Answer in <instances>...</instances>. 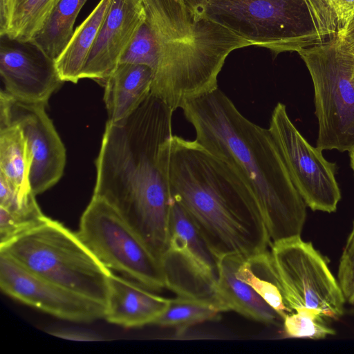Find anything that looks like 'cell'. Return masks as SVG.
I'll use <instances>...</instances> for the list:
<instances>
[{"mask_svg":"<svg viewBox=\"0 0 354 354\" xmlns=\"http://www.w3.org/2000/svg\"><path fill=\"white\" fill-rule=\"evenodd\" d=\"M174 111L151 93L128 118L108 120L95 160L93 196L111 205L159 261L167 248L171 196L160 162Z\"/></svg>","mask_w":354,"mask_h":354,"instance_id":"obj_1","label":"cell"},{"mask_svg":"<svg viewBox=\"0 0 354 354\" xmlns=\"http://www.w3.org/2000/svg\"><path fill=\"white\" fill-rule=\"evenodd\" d=\"M159 155L171 197L218 259L268 250L271 241L259 203L231 165L196 140L176 135L161 144Z\"/></svg>","mask_w":354,"mask_h":354,"instance_id":"obj_2","label":"cell"},{"mask_svg":"<svg viewBox=\"0 0 354 354\" xmlns=\"http://www.w3.org/2000/svg\"><path fill=\"white\" fill-rule=\"evenodd\" d=\"M182 109L195 140L231 165L251 189L271 244L299 236L306 205L269 129L246 118L219 88L188 101Z\"/></svg>","mask_w":354,"mask_h":354,"instance_id":"obj_3","label":"cell"},{"mask_svg":"<svg viewBox=\"0 0 354 354\" xmlns=\"http://www.w3.org/2000/svg\"><path fill=\"white\" fill-rule=\"evenodd\" d=\"M157 46L151 93L174 112L218 86L226 57L250 43L195 14L185 0H141Z\"/></svg>","mask_w":354,"mask_h":354,"instance_id":"obj_4","label":"cell"},{"mask_svg":"<svg viewBox=\"0 0 354 354\" xmlns=\"http://www.w3.org/2000/svg\"><path fill=\"white\" fill-rule=\"evenodd\" d=\"M196 15L277 55L342 32L328 0H185Z\"/></svg>","mask_w":354,"mask_h":354,"instance_id":"obj_5","label":"cell"},{"mask_svg":"<svg viewBox=\"0 0 354 354\" xmlns=\"http://www.w3.org/2000/svg\"><path fill=\"white\" fill-rule=\"evenodd\" d=\"M31 272L105 305L111 271L74 233L57 221L0 248Z\"/></svg>","mask_w":354,"mask_h":354,"instance_id":"obj_6","label":"cell"},{"mask_svg":"<svg viewBox=\"0 0 354 354\" xmlns=\"http://www.w3.org/2000/svg\"><path fill=\"white\" fill-rule=\"evenodd\" d=\"M312 77L320 151L354 147V46L341 32L297 52Z\"/></svg>","mask_w":354,"mask_h":354,"instance_id":"obj_7","label":"cell"},{"mask_svg":"<svg viewBox=\"0 0 354 354\" xmlns=\"http://www.w3.org/2000/svg\"><path fill=\"white\" fill-rule=\"evenodd\" d=\"M76 234L110 270H115L153 291L165 288L160 261L104 199L93 195Z\"/></svg>","mask_w":354,"mask_h":354,"instance_id":"obj_8","label":"cell"},{"mask_svg":"<svg viewBox=\"0 0 354 354\" xmlns=\"http://www.w3.org/2000/svg\"><path fill=\"white\" fill-rule=\"evenodd\" d=\"M270 253L295 312L304 309L337 319L344 313L345 297L325 259L300 236L274 242Z\"/></svg>","mask_w":354,"mask_h":354,"instance_id":"obj_9","label":"cell"},{"mask_svg":"<svg viewBox=\"0 0 354 354\" xmlns=\"http://www.w3.org/2000/svg\"><path fill=\"white\" fill-rule=\"evenodd\" d=\"M160 263L165 288L176 296L218 301V258L171 197L167 246Z\"/></svg>","mask_w":354,"mask_h":354,"instance_id":"obj_10","label":"cell"},{"mask_svg":"<svg viewBox=\"0 0 354 354\" xmlns=\"http://www.w3.org/2000/svg\"><path fill=\"white\" fill-rule=\"evenodd\" d=\"M291 179L306 205L313 211L335 212L341 192L335 174L336 165L310 145L290 120L286 106L278 102L268 128Z\"/></svg>","mask_w":354,"mask_h":354,"instance_id":"obj_11","label":"cell"},{"mask_svg":"<svg viewBox=\"0 0 354 354\" xmlns=\"http://www.w3.org/2000/svg\"><path fill=\"white\" fill-rule=\"evenodd\" d=\"M46 106L19 100L3 90L0 93V124H15L21 130L30 158V183L35 195L59 180L66 160L65 147Z\"/></svg>","mask_w":354,"mask_h":354,"instance_id":"obj_12","label":"cell"},{"mask_svg":"<svg viewBox=\"0 0 354 354\" xmlns=\"http://www.w3.org/2000/svg\"><path fill=\"white\" fill-rule=\"evenodd\" d=\"M0 288L9 297L62 319L91 322L104 317V304L31 272L1 252Z\"/></svg>","mask_w":354,"mask_h":354,"instance_id":"obj_13","label":"cell"},{"mask_svg":"<svg viewBox=\"0 0 354 354\" xmlns=\"http://www.w3.org/2000/svg\"><path fill=\"white\" fill-rule=\"evenodd\" d=\"M0 75L5 91L22 101L47 105L64 82L55 60L32 40L0 36Z\"/></svg>","mask_w":354,"mask_h":354,"instance_id":"obj_14","label":"cell"},{"mask_svg":"<svg viewBox=\"0 0 354 354\" xmlns=\"http://www.w3.org/2000/svg\"><path fill=\"white\" fill-rule=\"evenodd\" d=\"M145 19L141 0H113L88 55L81 79H91L104 86Z\"/></svg>","mask_w":354,"mask_h":354,"instance_id":"obj_15","label":"cell"},{"mask_svg":"<svg viewBox=\"0 0 354 354\" xmlns=\"http://www.w3.org/2000/svg\"><path fill=\"white\" fill-rule=\"evenodd\" d=\"M111 272L104 318L125 328L153 324L168 307L170 299Z\"/></svg>","mask_w":354,"mask_h":354,"instance_id":"obj_16","label":"cell"},{"mask_svg":"<svg viewBox=\"0 0 354 354\" xmlns=\"http://www.w3.org/2000/svg\"><path fill=\"white\" fill-rule=\"evenodd\" d=\"M244 257H246L229 254L218 259L216 297L227 311H234L264 324H274L280 318L277 312L250 286L236 275Z\"/></svg>","mask_w":354,"mask_h":354,"instance_id":"obj_17","label":"cell"},{"mask_svg":"<svg viewBox=\"0 0 354 354\" xmlns=\"http://www.w3.org/2000/svg\"><path fill=\"white\" fill-rule=\"evenodd\" d=\"M153 73L141 64L120 63L104 85V101L109 121L130 116L149 95Z\"/></svg>","mask_w":354,"mask_h":354,"instance_id":"obj_18","label":"cell"},{"mask_svg":"<svg viewBox=\"0 0 354 354\" xmlns=\"http://www.w3.org/2000/svg\"><path fill=\"white\" fill-rule=\"evenodd\" d=\"M0 175L6 179L23 207L39 206L30 183L26 142L20 128L15 124H0Z\"/></svg>","mask_w":354,"mask_h":354,"instance_id":"obj_19","label":"cell"},{"mask_svg":"<svg viewBox=\"0 0 354 354\" xmlns=\"http://www.w3.org/2000/svg\"><path fill=\"white\" fill-rule=\"evenodd\" d=\"M113 0H100L85 20L74 30L64 50L55 60L64 82L77 83L88 55Z\"/></svg>","mask_w":354,"mask_h":354,"instance_id":"obj_20","label":"cell"},{"mask_svg":"<svg viewBox=\"0 0 354 354\" xmlns=\"http://www.w3.org/2000/svg\"><path fill=\"white\" fill-rule=\"evenodd\" d=\"M236 275L250 286L283 320L294 313L281 280L268 250L244 257Z\"/></svg>","mask_w":354,"mask_h":354,"instance_id":"obj_21","label":"cell"},{"mask_svg":"<svg viewBox=\"0 0 354 354\" xmlns=\"http://www.w3.org/2000/svg\"><path fill=\"white\" fill-rule=\"evenodd\" d=\"M56 0H0V36L32 40L42 28Z\"/></svg>","mask_w":354,"mask_h":354,"instance_id":"obj_22","label":"cell"},{"mask_svg":"<svg viewBox=\"0 0 354 354\" xmlns=\"http://www.w3.org/2000/svg\"><path fill=\"white\" fill-rule=\"evenodd\" d=\"M87 1L56 0L42 28L32 39L53 60L71 39L76 18Z\"/></svg>","mask_w":354,"mask_h":354,"instance_id":"obj_23","label":"cell"},{"mask_svg":"<svg viewBox=\"0 0 354 354\" xmlns=\"http://www.w3.org/2000/svg\"><path fill=\"white\" fill-rule=\"evenodd\" d=\"M226 311L217 300L176 296L170 299L168 307L153 324L173 328L180 335L192 326L218 319Z\"/></svg>","mask_w":354,"mask_h":354,"instance_id":"obj_24","label":"cell"},{"mask_svg":"<svg viewBox=\"0 0 354 354\" xmlns=\"http://www.w3.org/2000/svg\"><path fill=\"white\" fill-rule=\"evenodd\" d=\"M322 315L308 310H297L283 320L286 334L290 337L324 339L335 331L328 327Z\"/></svg>","mask_w":354,"mask_h":354,"instance_id":"obj_25","label":"cell"},{"mask_svg":"<svg viewBox=\"0 0 354 354\" xmlns=\"http://www.w3.org/2000/svg\"><path fill=\"white\" fill-rule=\"evenodd\" d=\"M120 63L145 65L150 68L153 73L155 71L158 64L157 46L146 19L124 52Z\"/></svg>","mask_w":354,"mask_h":354,"instance_id":"obj_26","label":"cell"},{"mask_svg":"<svg viewBox=\"0 0 354 354\" xmlns=\"http://www.w3.org/2000/svg\"><path fill=\"white\" fill-rule=\"evenodd\" d=\"M50 218L40 214H19L0 207V248L46 223Z\"/></svg>","mask_w":354,"mask_h":354,"instance_id":"obj_27","label":"cell"},{"mask_svg":"<svg viewBox=\"0 0 354 354\" xmlns=\"http://www.w3.org/2000/svg\"><path fill=\"white\" fill-rule=\"evenodd\" d=\"M337 276L345 299L354 303V222L339 260Z\"/></svg>","mask_w":354,"mask_h":354,"instance_id":"obj_28","label":"cell"},{"mask_svg":"<svg viewBox=\"0 0 354 354\" xmlns=\"http://www.w3.org/2000/svg\"><path fill=\"white\" fill-rule=\"evenodd\" d=\"M342 31L354 17V0H328Z\"/></svg>","mask_w":354,"mask_h":354,"instance_id":"obj_29","label":"cell"},{"mask_svg":"<svg viewBox=\"0 0 354 354\" xmlns=\"http://www.w3.org/2000/svg\"><path fill=\"white\" fill-rule=\"evenodd\" d=\"M55 336L75 341H97L99 337L93 333L77 329H59L50 332Z\"/></svg>","mask_w":354,"mask_h":354,"instance_id":"obj_30","label":"cell"},{"mask_svg":"<svg viewBox=\"0 0 354 354\" xmlns=\"http://www.w3.org/2000/svg\"><path fill=\"white\" fill-rule=\"evenodd\" d=\"M342 33L346 39L354 46V17L349 21Z\"/></svg>","mask_w":354,"mask_h":354,"instance_id":"obj_31","label":"cell"},{"mask_svg":"<svg viewBox=\"0 0 354 354\" xmlns=\"http://www.w3.org/2000/svg\"><path fill=\"white\" fill-rule=\"evenodd\" d=\"M351 166L354 172V147H353L349 151Z\"/></svg>","mask_w":354,"mask_h":354,"instance_id":"obj_32","label":"cell"}]
</instances>
